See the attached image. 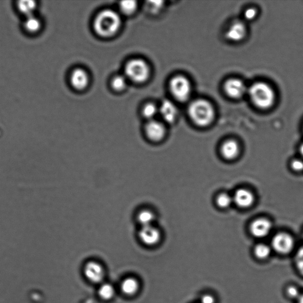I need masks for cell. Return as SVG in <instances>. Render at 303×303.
<instances>
[{
  "mask_svg": "<svg viewBox=\"0 0 303 303\" xmlns=\"http://www.w3.org/2000/svg\"><path fill=\"white\" fill-rule=\"evenodd\" d=\"M291 168L294 171L296 172H302L303 171V161L301 160H294L292 161Z\"/></svg>",
  "mask_w": 303,
  "mask_h": 303,
  "instance_id": "cell-29",
  "label": "cell"
},
{
  "mask_svg": "<svg viewBox=\"0 0 303 303\" xmlns=\"http://www.w3.org/2000/svg\"><path fill=\"white\" fill-rule=\"evenodd\" d=\"M201 303H216L215 297L211 294H204L200 300Z\"/></svg>",
  "mask_w": 303,
  "mask_h": 303,
  "instance_id": "cell-30",
  "label": "cell"
},
{
  "mask_svg": "<svg viewBox=\"0 0 303 303\" xmlns=\"http://www.w3.org/2000/svg\"><path fill=\"white\" fill-rule=\"evenodd\" d=\"M295 263L300 273L303 275V247H300L296 253Z\"/></svg>",
  "mask_w": 303,
  "mask_h": 303,
  "instance_id": "cell-27",
  "label": "cell"
},
{
  "mask_svg": "<svg viewBox=\"0 0 303 303\" xmlns=\"http://www.w3.org/2000/svg\"><path fill=\"white\" fill-rule=\"evenodd\" d=\"M221 152L224 158L232 160L237 157L240 154V146L236 141H228L222 145Z\"/></svg>",
  "mask_w": 303,
  "mask_h": 303,
  "instance_id": "cell-17",
  "label": "cell"
},
{
  "mask_svg": "<svg viewBox=\"0 0 303 303\" xmlns=\"http://www.w3.org/2000/svg\"><path fill=\"white\" fill-rule=\"evenodd\" d=\"M161 236L160 230L154 224L141 227L139 232L141 242L148 246L157 245L161 240Z\"/></svg>",
  "mask_w": 303,
  "mask_h": 303,
  "instance_id": "cell-7",
  "label": "cell"
},
{
  "mask_svg": "<svg viewBox=\"0 0 303 303\" xmlns=\"http://www.w3.org/2000/svg\"><path fill=\"white\" fill-rule=\"evenodd\" d=\"M145 133L150 141L154 142H158L165 138L166 129L164 124L161 122L152 120L146 124Z\"/></svg>",
  "mask_w": 303,
  "mask_h": 303,
  "instance_id": "cell-9",
  "label": "cell"
},
{
  "mask_svg": "<svg viewBox=\"0 0 303 303\" xmlns=\"http://www.w3.org/2000/svg\"><path fill=\"white\" fill-rule=\"evenodd\" d=\"M138 223L141 227L153 225L156 220L155 213L149 208H143L138 212L137 216Z\"/></svg>",
  "mask_w": 303,
  "mask_h": 303,
  "instance_id": "cell-20",
  "label": "cell"
},
{
  "mask_svg": "<svg viewBox=\"0 0 303 303\" xmlns=\"http://www.w3.org/2000/svg\"><path fill=\"white\" fill-rule=\"evenodd\" d=\"M136 7H137V3L135 1H122L120 4L121 12L126 15H130L134 12Z\"/></svg>",
  "mask_w": 303,
  "mask_h": 303,
  "instance_id": "cell-26",
  "label": "cell"
},
{
  "mask_svg": "<svg viewBox=\"0 0 303 303\" xmlns=\"http://www.w3.org/2000/svg\"><path fill=\"white\" fill-rule=\"evenodd\" d=\"M169 88L172 95L180 101H186L190 98L191 85L185 77L178 76L172 78L169 83Z\"/></svg>",
  "mask_w": 303,
  "mask_h": 303,
  "instance_id": "cell-5",
  "label": "cell"
},
{
  "mask_svg": "<svg viewBox=\"0 0 303 303\" xmlns=\"http://www.w3.org/2000/svg\"><path fill=\"white\" fill-rule=\"evenodd\" d=\"M300 152L303 157V143L300 147Z\"/></svg>",
  "mask_w": 303,
  "mask_h": 303,
  "instance_id": "cell-34",
  "label": "cell"
},
{
  "mask_svg": "<svg viewBox=\"0 0 303 303\" xmlns=\"http://www.w3.org/2000/svg\"><path fill=\"white\" fill-rule=\"evenodd\" d=\"M272 226L271 222L266 219L255 220L252 222L250 230L252 235L258 238H265L270 233Z\"/></svg>",
  "mask_w": 303,
  "mask_h": 303,
  "instance_id": "cell-11",
  "label": "cell"
},
{
  "mask_svg": "<svg viewBox=\"0 0 303 303\" xmlns=\"http://www.w3.org/2000/svg\"><path fill=\"white\" fill-rule=\"evenodd\" d=\"M159 112V109L155 105L152 103L146 104L143 109V114L144 118L153 120L157 113Z\"/></svg>",
  "mask_w": 303,
  "mask_h": 303,
  "instance_id": "cell-24",
  "label": "cell"
},
{
  "mask_svg": "<svg viewBox=\"0 0 303 303\" xmlns=\"http://www.w3.org/2000/svg\"><path fill=\"white\" fill-rule=\"evenodd\" d=\"M254 194L246 189H240L235 192L233 201L238 206L241 208H248L254 204Z\"/></svg>",
  "mask_w": 303,
  "mask_h": 303,
  "instance_id": "cell-13",
  "label": "cell"
},
{
  "mask_svg": "<svg viewBox=\"0 0 303 303\" xmlns=\"http://www.w3.org/2000/svg\"><path fill=\"white\" fill-rule=\"evenodd\" d=\"M71 84L78 90H84L87 87L89 77L84 69L77 68L72 71L70 77Z\"/></svg>",
  "mask_w": 303,
  "mask_h": 303,
  "instance_id": "cell-12",
  "label": "cell"
},
{
  "mask_svg": "<svg viewBox=\"0 0 303 303\" xmlns=\"http://www.w3.org/2000/svg\"><path fill=\"white\" fill-rule=\"evenodd\" d=\"M115 295V289L109 283H104L99 289V296L104 300H112Z\"/></svg>",
  "mask_w": 303,
  "mask_h": 303,
  "instance_id": "cell-21",
  "label": "cell"
},
{
  "mask_svg": "<svg viewBox=\"0 0 303 303\" xmlns=\"http://www.w3.org/2000/svg\"><path fill=\"white\" fill-rule=\"evenodd\" d=\"M159 111L163 120L167 123H173L176 120L178 115L177 108L173 102L169 100H165L162 102Z\"/></svg>",
  "mask_w": 303,
  "mask_h": 303,
  "instance_id": "cell-15",
  "label": "cell"
},
{
  "mask_svg": "<svg viewBox=\"0 0 303 303\" xmlns=\"http://www.w3.org/2000/svg\"><path fill=\"white\" fill-rule=\"evenodd\" d=\"M121 19L115 11L107 9L102 11L96 18L94 28L102 37L108 38L116 34L120 29Z\"/></svg>",
  "mask_w": 303,
  "mask_h": 303,
  "instance_id": "cell-1",
  "label": "cell"
},
{
  "mask_svg": "<svg viewBox=\"0 0 303 303\" xmlns=\"http://www.w3.org/2000/svg\"><path fill=\"white\" fill-rule=\"evenodd\" d=\"M287 294L290 298L298 299L301 294L296 286L290 285L287 288Z\"/></svg>",
  "mask_w": 303,
  "mask_h": 303,
  "instance_id": "cell-28",
  "label": "cell"
},
{
  "mask_svg": "<svg viewBox=\"0 0 303 303\" xmlns=\"http://www.w3.org/2000/svg\"><path fill=\"white\" fill-rule=\"evenodd\" d=\"M188 114L194 123L200 127L208 126L215 118V110L212 105L204 100L192 102L189 105Z\"/></svg>",
  "mask_w": 303,
  "mask_h": 303,
  "instance_id": "cell-2",
  "label": "cell"
},
{
  "mask_svg": "<svg viewBox=\"0 0 303 303\" xmlns=\"http://www.w3.org/2000/svg\"><path fill=\"white\" fill-rule=\"evenodd\" d=\"M246 34V26L241 21H235L226 32L228 40L233 41H241L245 37Z\"/></svg>",
  "mask_w": 303,
  "mask_h": 303,
  "instance_id": "cell-16",
  "label": "cell"
},
{
  "mask_svg": "<svg viewBox=\"0 0 303 303\" xmlns=\"http://www.w3.org/2000/svg\"><path fill=\"white\" fill-rule=\"evenodd\" d=\"M272 247L275 251L280 254H288L293 251L294 248V239L288 233H278L272 239Z\"/></svg>",
  "mask_w": 303,
  "mask_h": 303,
  "instance_id": "cell-6",
  "label": "cell"
},
{
  "mask_svg": "<svg viewBox=\"0 0 303 303\" xmlns=\"http://www.w3.org/2000/svg\"><path fill=\"white\" fill-rule=\"evenodd\" d=\"M256 16H257V11L254 9V8H249L244 13V17H245L247 20H252V19L255 18Z\"/></svg>",
  "mask_w": 303,
  "mask_h": 303,
  "instance_id": "cell-31",
  "label": "cell"
},
{
  "mask_svg": "<svg viewBox=\"0 0 303 303\" xmlns=\"http://www.w3.org/2000/svg\"><path fill=\"white\" fill-rule=\"evenodd\" d=\"M16 8L18 12L25 18L35 15L38 8L37 2L33 0H22L17 2Z\"/></svg>",
  "mask_w": 303,
  "mask_h": 303,
  "instance_id": "cell-18",
  "label": "cell"
},
{
  "mask_svg": "<svg viewBox=\"0 0 303 303\" xmlns=\"http://www.w3.org/2000/svg\"><path fill=\"white\" fill-rule=\"evenodd\" d=\"M297 303H303V294H301L299 299H297Z\"/></svg>",
  "mask_w": 303,
  "mask_h": 303,
  "instance_id": "cell-33",
  "label": "cell"
},
{
  "mask_svg": "<svg viewBox=\"0 0 303 303\" xmlns=\"http://www.w3.org/2000/svg\"><path fill=\"white\" fill-rule=\"evenodd\" d=\"M84 273L88 281L95 283L102 282L105 277L103 266L96 261H90L85 264Z\"/></svg>",
  "mask_w": 303,
  "mask_h": 303,
  "instance_id": "cell-8",
  "label": "cell"
},
{
  "mask_svg": "<svg viewBox=\"0 0 303 303\" xmlns=\"http://www.w3.org/2000/svg\"><path fill=\"white\" fill-rule=\"evenodd\" d=\"M247 91L253 103L258 108L266 109L273 105L275 98L274 91L266 83L256 82Z\"/></svg>",
  "mask_w": 303,
  "mask_h": 303,
  "instance_id": "cell-3",
  "label": "cell"
},
{
  "mask_svg": "<svg viewBox=\"0 0 303 303\" xmlns=\"http://www.w3.org/2000/svg\"><path fill=\"white\" fill-rule=\"evenodd\" d=\"M125 76L127 79L136 83H141L148 79L149 66L145 61L141 59L130 60L125 67Z\"/></svg>",
  "mask_w": 303,
  "mask_h": 303,
  "instance_id": "cell-4",
  "label": "cell"
},
{
  "mask_svg": "<svg viewBox=\"0 0 303 303\" xmlns=\"http://www.w3.org/2000/svg\"><path fill=\"white\" fill-rule=\"evenodd\" d=\"M233 199L227 194L223 193L220 194L216 200L217 204L221 208H227L231 205Z\"/></svg>",
  "mask_w": 303,
  "mask_h": 303,
  "instance_id": "cell-25",
  "label": "cell"
},
{
  "mask_svg": "<svg viewBox=\"0 0 303 303\" xmlns=\"http://www.w3.org/2000/svg\"><path fill=\"white\" fill-rule=\"evenodd\" d=\"M149 8L151 9L152 12H155V11L159 10L160 8L162 6V1H154V2H149Z\"/></svg>",
  "mask_w": 303,
  "mask_h": 303,
  "instance_id": "cell-32",
  "label": "cell"
},
{
  "mask_svg": "<svg viewBox=\"0 0 303 303\" xmlns=\"http://www.w3.org/2000/svg\"><path fill=\"white\" fill-rule=\"evenodd\" d=\"M271 253V247L266 244H258L254 248L255 257L260 260L267 259L269 256H270Z\"/></svg>",
  "mask_w": 303,
  "mask_h": 303,
  "instance_id": "cell-22",
  "label": "cell"
},
{
  "mask_svg": "<svg viewBox=\"0 0 303 303\" xmlns=\"http://www.w3.org/2000/svg\"><path fill=\"white\" fill-rule=\"evenodd\" d=\"M121 290L126 296L135 295L140 289V283L133 277L127 278L121 283Z\"/></svg>",
  "mask_w": 303,
  "mask_h": 303,
  "instance_id": "cell-19",
  "label": "cell"
},
{
  "mask_svg": "<svg viewBox=\"0 0 303 303\" xmlns=\"http://www.w3.org/2000/svg\"><path fill=\"white\" fill-rule=\"evenodd\" d=\"M127 79L126 76L122 75L116 76L112 80L113 88L116 91L123 90L126 87Z\"/></svg>",
  "mask_w": 303,
  "mask_h": 303,
  "instance_id": "cell-23",
  "label": "cell"
},
{
  "mask_svg": "<svg viewBox=\"0 0 303 303\" xmlns=\"http://www.w3.org/2000/svg\"><path fill=\"white\" fill-rule=\"evenodd\" d=\"M224 90L231 98L238 99L242 97L246 93V85L241 80L230 79L225 83Z\"/></svg>",
  "mask_w": 303,
  "mask_h": 303,
  "instance_id": "cell-10",
  "label": "cell"
},
{
  "mask_svg": "<svg viewBox=\"0 0 303 303\" xmlns=\"http://www.w3.org/2000/svg\"><path fill=\"white\" fill-rule=\"evenodd\" d=\"M23 28L29 35H37L43 28L42 20L36 15L27 17L24 20Z\"/></svg>",
  "mask_w": 303,
  "mask_h": 303,
  "instance_id": "cell-14",
  "label": "cell"
}]
</instances>
